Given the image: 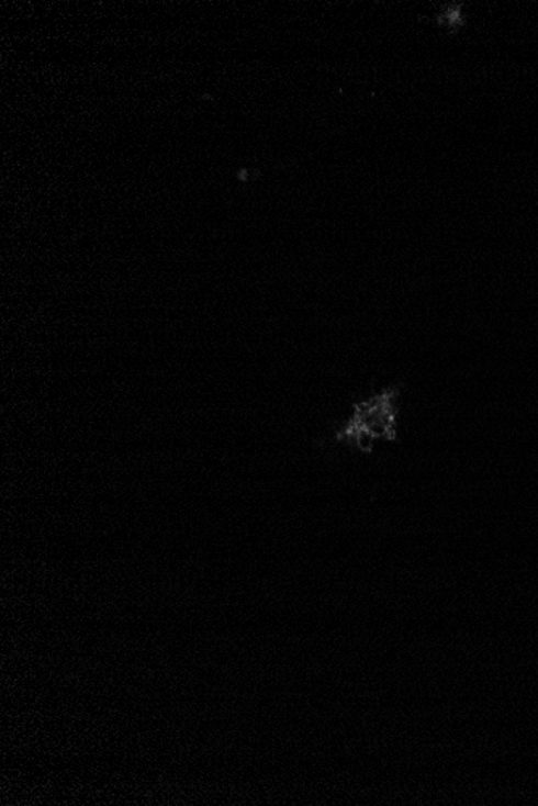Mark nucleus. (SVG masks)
Listing matches in <instances>:
<instances>
[{
	"mask_svg": "<svg viewBox=\"0 0 538 806\" xmlns=\"http://www.w3.org/2000/svg\"><path fill=\"white\" fill-rule=\"evenodd\" d=\"M402 415L403 392L399 387H389L357 401L336 438L360 451L371 452L379 443L399 439Z\"/></svg>",
	"mask_w": 538,
	"mask_h": 806,
	"instance_id": "nucleus-1",
	"label": "nucleus"
}]
</instances>
